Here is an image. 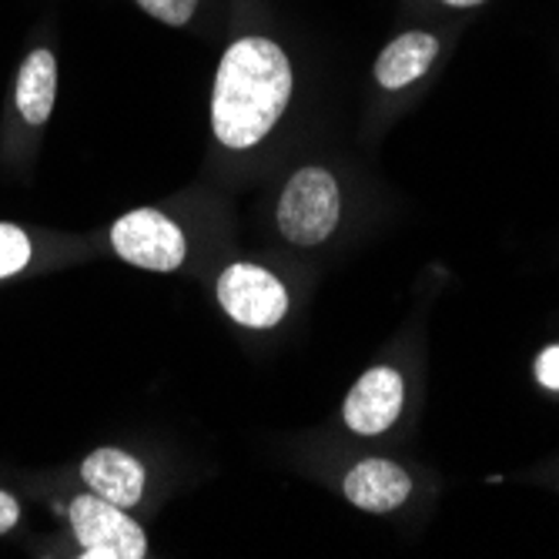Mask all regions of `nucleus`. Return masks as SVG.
<instances>
[{
  "label": "nucleus",
  "instance_id": "9",
  "mask_svg": "<svg viewBox=\"0 0 559 559\" xmlns=\"http://www.w3.org/2000/svg\"><path fill=\"white\" fill-rule=\"evenodd\" d=\"M439 55V40L432 34H423V31H413V34H402L395 37L376 61V81L385 87V91H402L405 84L419 81L429 64L436 61Z\"/></svg>",
  "mask_w": 559,
  "mask_h": 559
},
{
  "label": "nucleus",
  "instance_id": "3",
  "mask_svg": "<svg viewBox=\"0 0 559 559\" xmlns=\"http://www.w3.org/2000/svg\"><path fill=\"white\" fill-rule=\"evenodd\" d=\"M68 520L87 559H141L147 556L144 530L128 520L121 506L100 496H78L68 506Z\"/></svg>",
  "mask_w": 559,
  "mask_h": 559
},
{
  "label": "nucleus",
  "instance_id": "13",
  "mask_svg": "<svg viewBox=\"0 0 559 559\" xmlns=\"http://www.w3.org/2000/svg\"><path fill=\"white\" fill-rule=\"evenodd\" d=\"M536 379L546 385V389H552V392H559V345H549L539 359H536Z\"/></svg>",
  "mask_w": 559,
  "mask_h": 559
},
{
  "label": "nucleus",
  "instance_id": "2",
  "mask_svg": "<svg viewBox=\"0 0 559 559\" xmlns=\"http://www.w3.org/2000/svg\"><path fill=\"white\" fill-rule=\"evenodd\" d=\"M342 215L338 185L325 168H301L278 198V231L301 248L322 245Z\"/></svg>",
  "mask_w": 559,
  "mask_h": 559
},
{
  "label": "nucleus",
  "instance_id": "10",
  "mask_svg": "<svg viewBox=\"0 0 559 559\" xmlns=\"http://www.w3.org/2000/svg\"><path fill=\"white\" fill-rule=\"evenodd\" d=\"M58 97V61L50 50H31L17 71V111L27 124H47Z\"/></svg>",
  "mask_w": 559,
  "mask_h": 559
},
{
  "label": "nucleus",
  "instance_id": "1",
  "mask_svg": "<svg viewBox=\"0 0 559 559\" xmlns=\"http://www.w3.org/2000/svg\"><path fill=\"white\" fill-rule=\"evenodd\" d=\"M292 97V64L285 50L269 37L235 40L218 68L212 94L215 138L245 151L255 147L285 115Z\"/></svg>",
  "mask_w": 559,
  "mask_h": 559
},
{
  "label": "nucleus",
  "instance_id": "6",
  "mask_svg": "<svg viewBox=\"0 0 559 559\" xmlns=\"http://www.w3.org/2000/svg\"><path fill=\"white\" fill-rule=\"evenodd\" d=\"M402 402H405L402 376L389 366H376L352 385V392L342 405V416L352 432L379 436L399 419Z\"/></svg>",
  "mask_w": 559,
  "mask_h": 559
},
{
  "label": "nucleus",
  "instance_id": "7",
  "mask_svg": "<svg viewBox=\"0 0 559 559\" xmlns=\"http://www.w3.org/2000/svg\"><path fill=\"white\" fill-rule=\"evenodd\" d=\"M342 489H345L348 502L359 506L366 513H392L409 499L413 479L402 466H395L389 460H366L345 476Z\"/></svg>",
  "mask_w": 559,
  "mask_h": 559
},
{
  "label": "nucleus",
  "instance_id": "8",
  "mask_svg": "<svg viewBox=\"0 0 559 559\" xmlns=\"http://www.w3.org/2000/svg\"><path fill=\"white\" fill-rule=\"evenodd\" d=\"M81 476L94 496L121 506V510L138 506V499L144 492V466L134 460V455L111 449V445L94 449L81 466Z\"/></svg>",
  "mask_w": 559,
  "mask_h": 559
},
{
  "label": "nucleus",
  "instance_id": "4",
  "mask_svg": "<svg viewBox=\"0 0 559 559\" xmlns=\"http://www.w3.org/2000/svg\"><path fill=\"white\" fill-rule=\"evenodd\" d=\"M111 245L118 259L147 272H175L188 255L181 228L155 209H138L118 218L111 228Z\"/></svg>",
  "mask_w": 559,
  "mask_h": 559
},
{
  "label": "nucleus",
  "instance_id": "15",
  "mask_svg": "<svg viewBox=\"0 0 559 559\" xmlns=\"http://www.w3.org/2000/svg\"><path fill=\"white\" fill-rule=\"evenodd\" d=\"M445 4H452V8H476V4H483V0H445Z\"/></svg>",
  "mask_w": 559,
  "mask_h": 559
},
{
  "label": "nucleus",
  "instance_id": "14",
  "mask_svg": "<svg viewBox=\"0 0 559 559\" xmlns=\"http://www.w3.org/2000/svg\"><path fill=\"white\" fill-rule=\"evenodd\" d=\"M21 520V506L11 492H0V536L11 533Z\"/></svg>",
  "mask_w": 559,
  "mask_h": 559
},
{
  "label": "nucleus",
  "instance_id": "12",
  "mask_svg": "<svg viewBox=\"0 0 559 559\" xmlns=\"http://www.w3.org/2000/svg\"><path fill=\"white\" fill-rule=\"evenodd\" d=\"M138 4L151 14L158 17L162 24H171V27H185L198 8V0H138Z\"/></svg>",
  "mask_w": 559,
  "mask_h": 559
},
{
  "label": "nucleus",
  "instance_id": "5",
  "mask_svg": "<svg viewBox=\"0 0 559 559\" xmlns=\"http://www.w3.org/2000/svg\"><path fill=\"white\" fill-rule=\"evenodd\" d=\"M218 301L222 309L245 329H272L288 312V292L285 285L248 262H235L218 278Z\"/></svg>",
  "mask_w": 559,
  "mask_h": 559
},
{
  "label": "nucleus",
  "instance_id": "11",
  "mask_svg": "<svg viewBox=\"0 0 559 559\" xmlns=\"http://www.w3.org/2000/svg\"><path fill=\"white\" fill-rule=\"evenodd\" d=\"M31 255H34V245H31L27 231L0 222V278H11L21 269H27Z\"/></svg>",
  "mask_w": 559,
  "mask_h": 559
}]
</instances>
